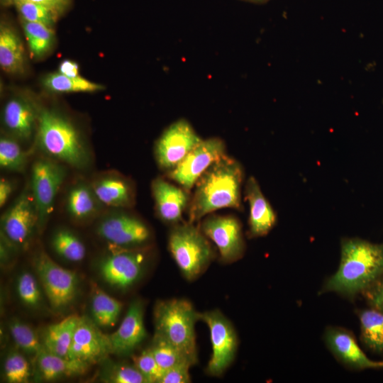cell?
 <instances>
[{
  "label": "cell",
  "instance_id": "6da1fadb",
  "mask_svg": "<svg viewBox=\"0 0 383 383\" xmlns=\"http://www.w3.org/2000/svg\"><path fill=\"white\" fill-rule=\"evenodd\" d=\"M382 275L383 244L344 238L338 269L326 280L321 292H333L353 299Z\"/></svg>",
  "mask_w": 383,
  "mask_h": 383
},
{
  "label": "cell",
  "instance_id": "7a4b0ae2",
  "mask_svg": "<svg viewBox=\"0 0 383 383\" xmlns=\"http://www.w3.org/2000/svg\"><path fill=\"white\" fill-rule=\"evenodd\" d=\"M243 170L233 157L225 155L199 179L189 203V221L194 223L225 208L241 209Z\"/></svg>",
  "mask_w": 383,
  "mask_h": 383
},
{
  "label": "cell",
  "instance_id": "3957f363",
  "mask_svg": "<svg viewBox=\"0 0 383 383\" xmlns=\"http://www.w3.org/2000/svg\"><path fill=\"white\" fill-rule=\"evenodd\" d=\"M38 145L49 158L75 168L85 167L89 152L78 131L58 113L42 110L38 118Z\"/></svg>",
  "mask_w": 383,
  "mask_h": 383
},
{
  "label": "cell",
  "instance_id": "277c9868",
  "mask_svg": "<svg viewBox=\"0 0 383 383\" xmlns=\"http://www.w3.org/2000/svg\"><path fill=\"white\" fill-rule=\"evenodd\" d=\"M155 334L182 350L195 365L197 362L195 323L199 313L185 299L157 301L154 309Z\"/></svg>",
  "mask_w": 383,
  "mask_h": 383
},
{
  "label": "cell",
  "instance_id": "5b68a950",
  "mask_svg": "<svg viewBox=\"0 0 383 383\" xmlns=\"http://www.w3.org/2000/svg\"><path fill=\"white\" fill-rule=\"evenodd\" d=\"M168 248L181 272L190 281L207 268L214 256L208 238L189 221L174 225L169 235Z\"/></svg>",
  "mask_w": 383,
  "mask_h": 383
},
{
  "label": "cell",
  "instance_id": "8992f818",
  "mask_svg": "<svg viewBox=\"0 0 383 383\" xmlns=\"http://www.w3.org/2000/svg\"><path fill=\"white\" fill-rule=\"evenodd\" d=\"M199 320L209 327L212 348L206 372L219 377L235 359L238 343L236 332L230 321L218 310L199 313Z\"/></svg>",
  "mask_w": 383,
  "mask_h": 383
},
{
  "label": "cell",
  "instance_id": "52a82bcc",
  "mask_svg": "<svg viewBox=\"0 0 383 383\" xmlns=\"http://www.w3.org/2000/svg\"><path fill=\"white\" fill-rule=\"evenodd\" d=\"M34 267L51 307L55 311L67 307L77 294L76 274L55 262L43 251L35 256Z\"/></svg>",
  "mask_w": 383,
  "mask_h": 383
},
{
  "label": "cell",
  "instance_id": "ba28073f",
  "mask_svg": "<svg viewBox=\"0 0 383 383\" xmlns=\"http://www.w3.org/2000/svg\"><path fill=\"white\" fill-rule=\"evenodd\" d=\"M201 140L187 120L175 121L156 141L155 155L157 165L162 170L170 172Z\"/></svg>",
  "mask_w": 383,
  "mask_h": 383
},
{
  "label": "cell",
  "instance_id": "9c48e42d",
  "mask_svg": "<svg viewBox=\"0 0 383 383\" xmlns=\"http://www.w3.org/2000/svg\"><path fill=\"white\" fill-rule=\"evenodd\" d=\"M65 167L50 158H40L33 165L30 190L41 226L53 211L57 194L65 177Z\"/></svg>",
  "mask_w": 383,
  "mask_h": 383
},
{
  "label": "cell",
  "instance_id": "30bf717a",
  "mask_svg": "<svg viewBox=\"0 0 383 383\" xmlns=\"http://www.w3.org/2000/svg\"><path fill=\"white\" fill-rule=\"evenodd\" d=\"M226 153L224 141L218 137L202 139L172 170L168 177L187 191L193 188L201 175Z\"/></svg>",
  "mask_w": 383,
  "mask_h": 383
},
{
  "label": "cell",
  "instance_id": "8fae6325",
  "mask_svg": "<svg viewBox=\"0 0 383 383\" xmlns=\"http://www.w3.org/2000/svg\"><path fill=\"white\" fill-rule=\"evenodd\" d=\"M38 223L36 205L27 185L1 216L4 237L14 245H25Z\"/></svg>",
  "mask_w": 383,
  "mask_h": 383
},
{
  "label": "cell",
  "instance_id": "7c38bea8",
  "mask_svg": "<svg viewBox=\"0 0 383 383\" xmlns=\"http://www.w3.org/2000/svg\"><path fill=\"white\" fill-rule=\"evenodd\" d=\"M200 228L216 246L221 261L231 263L242 257L245 243L241 225L235 217L210 215Z\"/></svg>",
  "mask_w": 383,
  "mask_h": 383
},
{
  "label": "cell",
  "instance_id": "4fadbf2b",
  "mask_svg": "<svg viewBox=\"0 0 383 383\" xmlns=\"http://www.w3.org/2000/svg\"><path fill=\"white\" fill-rule=\"evenodd\" d=\"M112 353L109 335L104 334L91 319L79 318L68 353V358L89 365L105 359Z\"/></svg>",
  "mask_w": 383,
  "mask_h": 383
},
{
  "label": "cell",
  "instance_id": "5bb4252c",
  "mask_svg": "<svg viewBox=\"0 0 383 383\" xmlns=\"http://www.w3.org/2000/svg\"><path fill=\"white\" fill-rule=\"evenodd\" d=\"M98 234L109 243L120 247H135L147 243L150 231L139 218L120 212L105 217L99 224Z\"/></svg>",
  "mask_w": 383,
  "mask_h": 383
},
{
  "label": "cell",
  "instance_id": "9a60e30c",
  "mask_svg": "<svg viewBox=\"0 0 383 383\" xmlns=\"http://www.w3.org/2000/svg\"><path fill=\"white\" fill-rule=\"evenodd\" d=\"M145 261L144 253L139 250H120L104 259L100 265L101 275L109 285L125 289L139 279Z\"/></svg>",
  "mask_w": 383,
  "mask_h": 383
},
{
  "label": "cell",
  "instance_id": "2e32d148",
  "mask_svg": "<svg viewBox=\"0 0 383 383\" xmlns=\"http://www.w3.org/2000/svg\"><path fill=\"white\" fill-rule=\"evenodd\" d=\"M323 340L334 357L351 370L377 369V361L367 357L352 331L339 326H328Z\"/></svg>",
  "mask_w": 383,
  "mask_h": 383
},
{
  "label": "cell",
  "instance_id": "e0dca14e",
  "mask_svg": "<svg viewBox=\"0 0 383 383\" xmlns=\"http://www.w3.org/2000/svg\"><path fill=\"white\" fill-rule=\"evenodd\" d=\"M143 312L140 301H132L118 329L109 335L112 353L128 355L144 340L147 333Z\"/></svg>",
  "mask_w": 383,
  "mask_h": 383
},
{
  "label": "cell",
  "instance_id": "ac0fdd59",
  "mask_svg": "<svg viewBox=\"0 0 383 383\" xmlns=\"http://www.w3.org/2000/svg\"><path fill=\"white\" fill-rule=\"evenodd\" d=\"M151 189L160 219L173 225L181 222L183 212L189 203L186 190L161 177L152 181Z\"/></svg>",
  "mask_w": 383,
  "mask_h": 383
},
{
  "label": "cell",
  "instance_id": "d6986e66",
  "mask_svg": "<svg viewBox=\"0 0 383 383\" xmlns=\"http://www.w3.org/2000/svg\"><path fill=\"white\" fill-rule=\"evenodd\" d=\"M245 198L249 204V235L252 238L267 235L274 226L277 216L272 207L262 194L260 185L250 177L245 185Z\"/></svg>",
  "mask_w": 383,
  "mask_h": 383
},
{
  "label": "cell",
  "instance_id": "ffe728a7",
  "mask_svg": "<svg viewBox=\"0 0 383 383\" xmlns=\"http://www.w3.org/2000/svg\"><path fill=\"white\" fill-rule=\"evenodd\" d=\"M38 113L28 101L21 98L9 100L2 111V120L13 135L21 140H28L38 121Z\"/></svg>",
  "mask_w": 383,
  "mask_h": 383
},
{
  "label": "cell",
  "instance_id": "44dd1931",
  "mask_svg": "<svg viewBox=\"0 0 383 383\" xmlns=\"http://www.w3.org/2000/svg\"><path fill=\"white\" fill-rule=\"evenodd\" d=\"M91 186L101 204L116 208L130 207L133 204V186L121 175L101 176Z\"/></svg>",
  "mask_w": 383,
  "mask_h": 383
},
{
  "label": "cell",
  "instance_id": "7402d4cb",
  "mask_svg": "<svg viewBox=\"0 0 383 383\" xmlns=\"http://www.w3.org/2000/svg\"><path fill=\"white\" fill-rule=\"evenodd\" d=\"M36 363L40 376L46 381L82 374L89 365L81 360L51 353L44 347L36 355Z\"/></svg>",
  "mask_w": 383,
  "mask_h": 383
},
{
  "label": "cell",
  "instance_id": "603a6c76",
  "mask_svg": "<svg viewBox=\"0 0 383 383\" xmlns=\"http://www.w3.org/2000/svg\"><path fill=\"white\" fill-rule=\"evenodd\" d=\"M0 65L9 74H21L25 70V53L21 39L5 23L0 27Z\"/></svg>",
  "mask_w": 383,
  "mask_h": 383
},
{
  "label": "cell",
  "instance_id": "cb8c5ba5",
  "mask_svg": "<svg viewBox=\"0 0 383 383\" xmlns=\"http://www.w3.org/2000/svg\"><path fill=\"white\" fill-rule=\"evenodd\" d=\"M101 203L97 199L91 184L80 182L68 191L66 209L75 220H85L94 216L99 210Z\"/></svg>",
  "mask_w": 383,
  "mask_h": 383
},
{
  "label": "cell",
  "instance_id": "d4e9b609",
  "mask_svg": "<svg viewBox=\"0 0 383 383\" xmlns=\"http://www.w3.org/2000/svg\"><path fill=\"white\" fill-rule=\"evenodd\" d=\"M80 316L70 315L46 329L43 347L55 355L67 357L74 333ZM68 358V357H67Z\"/></svg>",
  "mask_w": 383,
  "mask_h": 383
},
{
  "label": "cell",
  "instance_id": "484cf974",
  "mask_svg": "<svg viewBox=\"0 0 383 383\" xmlns=\"http://www.w3.org/2000/svg\"><path fill=\"white\" fill-rule=\"evenodd\" d=\"M360 340L372 352L383 354V311L370 308L357 310Z\"/></svg>",
  "mask_w": 383,
  "mask_h": 383
},
{
  "label": "cell",
  "instance_id": "4316f807",
  "mask_svg": "<svg viewBox=\"0 0 383 383\" xmlns=\"http://www.w3.org/2000/svg\"><path fill=\"white\" fill-rule=\"evenodd\" d=\"M93 321L102 328L113 326L118 321L122 304L106 292L97 289L91 298Z\"/></svg>",
  "mask_w": 383,
  "mask_h": 383
},
{
  "label": "cell",
  "instance_id": "83f0119b",
  "mask_svg": "<svg viewBox=\"0 0 383 383\" xmlns=\"http://www.w3.org/2000/svg\"><path fill=\"white\" fill-rule=\"evenodd\" d=\"M43 84L48 90L58 93L93 92L104 89L102 85L80 76L69 77L59 72L48 74L43 79Z\"/></svg>",
  "mask_w": 383,
  "mask_h": 383
},
{
  "label": "cell",
  "instance_id": "f1b7e54d",
  "mask_svg": "<svg viewBox=\"0 0 383 383\" xmlns=\"http://www.w3.org/2000/svg\"><path fill=\"white\" fill-rule=\"evenodd\" d=\"M22 26L32 55L35 57L45 55L53 44L54 33L52 28L40 23L23 20Z\"/></svg>",
  "mask_w": 383,
  "mask_h": 383
},
{
  "label": "cell",
  "instance_id": "f546056e",
  "mask_svg": "<svg viewBox=\"0 0 383 383\" xmlns=\"http://www.w3.org/2000/svg\"><path fill=\"white\" fill-rule=\"evenodd\" d=\"M51 243L55 252L68 261L79 262L85 257L84 243L70 231L60 229L55 232Z\"/></svg>",
  "mask_w": 383,
  "mask_h": 383
},
{
  "label": "cell",
  "instance_id": "4dcf8cb0",
  "mask_svg": "<svg viewBox=\"0 0 383 383\" xmlns=\"http://www.w3.org/2000/svg\"><path fill=\"white\" fill-rule=\"evenodd\" d=\"M150 349L157 363L164 371L184 362L194 365L177 347L157 334Z\"/></svg>",
  "mask_w": 383,
  "mask_h": 383
},
{
  "label": "cell",
  "instance_id": "1f68e13d",
  "mask_svg": "<svg viewBox=\"0 0 383 383\" xmlns=\"http://www.w3.org/2000/svg\"><path fill=\"white\" fill-rule=\"evenodd\" d=\"M28 155L14 137L0 138V166L10 172H22L27 164Z\"/></svg>",
  "mask_w": 383,
  "mask_h": 383
},
{
  "label": "cell",
  "instance_id": "d6a6232c",
  "mask_svg": "<svg viewBox=\"0 0 383 383\" xmlns=\"http://www.w3.org/2000/svg\"><path fill=\"white\" fill-rule=\"evenodd\" d=\"M9 331L16 345L25 353L36 356L43 348L35 331L21 321L13 319Z\"/></svg>",
  "mask_w": 383,
  "mask_h": 383
},
{
  "label": "cell",
  "instance_id": "836d02e7",
  "mask_svg": "<svg viewBox=\"0 0 383 383\" xmlns=\"http://www.w3.org/2000/svg\"><path fill=\"white\" fill-rule=\"evenodd\" d=\"M12 3L23 21L40 23L51 28L58 18L52 11L40 4L23 0H14Z\"/></svg>",
  "mask_w": 383,
  "mask_h": 383
},
{
  "label": "cell",
  "instance_id": "e575fe53",
  "mask_svg": "<svg viewBox=\"0 0 383 383\" xmlns=\"http://www.w3.org/2000/svg\"><path fill=\"white\" fill-rule=\"evenodd\" d=\"M4 372L6 381L10 383L27 382L30 376L28 362L23 355L15 351L6 357Z\"/></svg>",
  "mask_w": 383,
  "mask_h": 383
},
{
  "label": "cell",
  "instance_id": "d590c367",
  "mask_svg": "<svg viewBox=\"0 0 383 383\" xmlns=\"http://www.w3.org/2000/svg\"><path fill=\"white\" fill-rule=\"evenodd\" d=\"M16 290L20 299L26 305L37 307L41 301V292L34 276L28 272H23L17 279Z\"/></svg>",
  "mask_w": 383,
  "mask_h": 383
},
{
  "label": "cell",
  "instance_id": "8d00e7d4",
  "mask_svg": "<svg viewBox=\"0 0 383 383\" xmlns=\"http://www.w3.org/2000/svg\"><path fill=\"white\" fill-rule=\"evenodd\" d=\"M133 365L145 378L147 383H158L164 370L157 363L150 348L132 357Z\"/></svg>",
  "mask_w": 383,
  "mask_h": 383
},
{
  "label": "cell",
  "instance_id": "74e56055",
  "mask_svg": "<svg viewBox=\"0 0 383 383\" xmlns=\"http://www.w3.org/2000/svg\"><path fill=\"white\" fill-rule=\"evenodd\" d=\"M105 380L111 383H147L145 378L134 365L125 364L113 366Z\"/></svg>",
  "mask_w": 383,
  "mask_h": 383
},
{
  "label": "cell",
  "instance_id": "f35d334b",
  "mask_svg": "<svg viewBox=\"0 0 383 383\" xmlns=\"http://www.w3.org/2000/svg\"><path fill=\"white\" fill-rule=\"evenodd\" d=\"M192 365L184 362L165 370L158 383H189L191 380L189 368Z\"/></svg>",
  "mask_w": 383,
  "mask_h": 383
},
{
  "label": "cell",
  "instance_id": "ab89813d",
  "mask_svg": "<svg viewBox=\"0 0 383 383\" xmlns=\"http://www.w3.org/2000/svg\"><path fill=\"white\" fill-rule=\"evenodd\" d=\"M362 294L371 307L383 311V275L366 288Z\"/></svg>",
  "mask_w": 383,
  "mask_h": 383
},
{
  "label": "cell",
  "instance_id": "60d3db41",
  "mask_svg": "<svg viewBox=\"0 0 383 383\" xmlns=\"http://www.w3.org/2000/svg\"><path fill=\"white\" fill-rule=\"evenodd\" d=\"M14 188L13 183L9 179L1 178L0 179V206H4L10 196Z\"/></svg>",
  "mask_w": 383,
  "mask_h": 383
},
{
  "label": "cell",
  "instance_id": "b9f144b4",
  "mask_svg": "<svg viewBox=\"0 0 383 383\" xmlns=\"http://www.w3.org/2000/svg\"><path fill=\"white\" fill-rule=\"evenodd\" d=\"M58 72L69 77H77L79 76L77 63L67 59L60 62Z\"/></svg>",
  "mask_w": 383,
  "mask_h": 383
},
{
  "label": "cell",
  "instance_id": "7bdbcfd3",
  "mask_svg": "<svg viewBox=\"0 0 383 383\" xmlns=\"http://www.w3.org/2000/svg\"><path fill=\"white\" fill-rule=\"evenodd\" d=\"M240 1L250 2V3H252V4H265V3L267 2L270 0H240Z\"/></svg>",
  "mask_w": 383,
  "mask_h": 383
},
{
  "label": "cell",
  "instance_id": "ee69618b",
  "mask_svg": "<svg viewBox=\"0 0 383 383\" xmlns=\"http://www.w3.org/2000/svg\"><path fill=\"white\" fill-rule=\"evenodd\" d=\"M383 368V361H377V369Z\"/></svg>",
  "mask_w": 383,
  "mask_h": 383
},
{
  "label": "cell",
  "instance_id": "f6af8a7d",
  "mask_svg": "<svg viewBox=\"0 0 383 383\" xmlns=\"http://www.w3.org/2000/svg\"><path fill=\"white\" fill-rule=\"evenodd\" d=\"M11 1V0H10V1Z\"/></svg>",
  "mask_w": 383,
  "mask_h": 383
}]
</instances>
